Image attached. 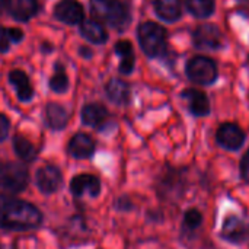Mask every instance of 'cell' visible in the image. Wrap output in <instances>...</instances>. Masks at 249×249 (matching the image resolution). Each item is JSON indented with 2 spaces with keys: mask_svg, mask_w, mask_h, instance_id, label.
Returning a JSON list of instances; mask_svg holds the SVG:
<instances>
[{
  "mask_svg": "<svg viewBox=\"0 0 249 249\" xmlns=\"http://www.w3.org/2000/svg\"><path fill=\"white\" fill-rule=\"evenodd\" d=\"M42 222V212L32 203L10 194H0V229L28 232L38 229Z\"/></svg>",
  "mask_w": 249,
  "mask_h": 249,
  "instance_id": "1",
  "label": "cell"
},
{
  "mask_svg": "<svg viewBox=\"0 0 249 249\" xmlns=\"http://www.w3.org/2000/svg\"><path fill=\"white\" fill-rule=\"evenodd\" d=\"M187 185V169L169 166L156 178V196L165 201H177L184 197Z\"/></svg>",
  "mask_w": 249,
  "mask_h": 249,
  "instance_id": "2",
  "label": "cell"
},
{
  "mask_svg": "<svg viewBox=\"0 0 249 249\" xmlns=\"http://www.w3.org/2000/svg\"><path fill=\"white\" fill-rule=\"evenodd\" d=\"M90 9L96 19L117 29H124L130 23V13L120 0H90Z\"/></svg>",
  "mask_w": 249,
  "mask_h": 249,
  "instance_id": "3",
  "label": "cell"
},
{
  "mask_svg": "<svg viewBox=\"0 0 249 249\" xmlns=\"http://www.w3.org/2000/svg\"><path fill=\"white\" fill-rule=\"evenodd\" d=\"M29 169L23 162H0V190L7 194H20L28 188Z\"/></svg>",
  "mask_w": 249,
  "mask_h": 249,
  "instance_id": "4",
  "label": "cell"
},
{
  "mask_svg": "<svg viewBox=\"0 0 249 249\" xmlns=\"http://www.w3.org/2000/svg\"><path fill=\"white\" fill-rule=\"evenodd\" d=\"M142 50L150 58L162 57L166 51V31L156 22H143L137 29Z\"/></svg>",
  "mask_w": 249,
  "mask_h": 249,
  "instance_id": "5",
  "label": "cell"
},
{
  "mask_svg": "<svg viewBox=\"0 0 249 249\" xmlns=\"http://www.w3.org/2000/svg\"><path fill=\"white\" fill-rule=\"evenodd\" d=\"M185 73L188 79L197 85H212L217 80L219 71L216 63L204 55H196L193 57L185 67Z\"/></svg>",
  "mask_w": 249,
  "mask_h": 249,
  "instance_id": "6",
  "label": "cell"
},
{
  "mask_svg": "<svg viewBox=\"0 0 249 249\" xmlns=\"http://www.w3.org/2000/svg\"><path fill=\"white\" fill-rule=\"evenodd\" d=\"M35 187L44 196H53L58 193L64 184L63 172L58 166L53 163L42 165L35 172Z\"/></svg>",
  "mask_w": 249,
  "mask_h": 249,
  "instance_id": "7",
  "label": "cell"
},
{
  "mask_svg": "<svg viewBox=\"0 0 249 249\" xmlns=\"http://www.w3.org/2000/svg\"><path fill=\"white\" fill-rule=\"evenodd\" d=\"M220 238L232 245H244L249 241V225L236 214H228L222 223Z\"/></svg>",
  "mask_w": 249,
  "mask_h": 249,
  "instance_id": "8",
  "label": "cell"
},
{
  "mask_svg": "<svg viewBox=\"0 0 249 249\" xmlns=\"http://www.w3.org/2000/svg\"><path fill=\"white\" fill-rule=\"evenodd\" d=\"M216 143L229 152H238L247 142V134L236 123H223L216 130Z\"/></svg>",
  "mask_w": 249,
  "mask_h": 249,
  "instance_id": "9",
  "label": "cell"
},
{
  "mask_svg": "<svg viewBox=\"0 0 249 249\" xmlns=\"http://www.w3.org/2000/svg\"><path fill=\"white\" fill-rule=\"evenodd\" d=\"M193 41H194V45L198 50L214 51V50L222 48L223 35H222V32H220V29L217 26H214L212 23H203L194 31Z\"/></svg>",
  "mask_w": 249,
  "mask_h": 249,
  "instance_id": "10",
  "label": "cell"
},
{
  "mask_svg": "<svg viewBox=\"0 0 249 249\" xmlns=\"http://www.w3.org/2000/svg\"><path fill=\"white\" fill-rule=\"evenodd\" d=\"M69 190L76 198L83 197L85 194H89L92 198H96L101 196L102 184L101 179L93 174H77L70 179Z\"/></svg>",
  "mask_w": 249,
  "mask_h": 249,
  "instance_id": "11",
  "label": "cell"
},
{
  "mask_svg": "<svg viewBox=\"0 0 249 249\" xmlns=\"http://www.w3.org/2000/svg\"><path fill=\"white\" fill-rule=\"evenodd\" d=\"M66 150L70 158L76 160H86L93 156L96 150V142L90 134L80 131L70 137Z\"/></svg>",
  "mask_w": 249,
  "mask_h": 249,
  "instance_id": "12",
  "label": "cell"
},
{
  "mask_svg": "<svg viewBox=\"0 0 249 249\" xmlns=\"http://www.w3.org/2000/svg\"><path fill=\"white\" fill-rule=\"evenodd\" d=\"M181 98L187 102V108L194 117H206L210 114V101L209 96L194 88H188L181 92Z\"/></svg>",
  "mask_w": 249,
  "mask_h": 249,
  "instance_id": "13",
  "label": "cell"
},
{
  "mask_svg": "<svg viewBox=\"0 0 249 249\" xmlns=\"http://www.w3.org/2000/svg\"><path fill=\"white\" fill-rule=\"evenodd\" d=\"M54 16L66 25H77L83 22V6L77 0H61L54 7Z\"/></svg>",
  "mask_w": 249,
  "mask_h": 249,
  "instance_id": "14",
  "label": "cell"
},
{
  "mask_svg": "<svg viewBox=\"0 0 249 249\" xmlns=\"http://www.w3.org/2000/svg\"><path fill=\"white\" fill-rule=\"evenodd\" d=\"M80 118L85 125L102 130L105 127V124L108 123L109 112L105 105H102L99 102H92V104H86L82 108Z\"/></svg>",
  "mask_w": 249,
  "mask_h": 249,
  "instance_id": "15",
  "label": "cell"
},
{
  "mask_svg": "<svg viewBox=\"0 0 249 249\" xmlns=\"http://www.w3.org/2000/svg\"><path fill=\"white\" fill-rule=\"evenodd\" d=\"M69 112L66 108L57 102H48L44 108L45 125L53 131H61L69 124Z\"/></svg>",
  "mask_w": 249,
  "mask_h": 249,
  "instance_id": "16",
  "label": "cell"
},
{
  "mask_svg": "<svg viewBox=\"0 0 249 249\" xmlns=\"http://www.w3.org/2000/svg\"><path fill=\"white\" fill-rule=\"evenodd\" d=\"M6 9L12 18L16 20H29L38 12L36 0H6Z\"/></svg>",
  "mask_w": 249,
  "mask_h": 249,
  "instance_id": "17",
  "label": "cell"
},
{
  "mask_svg": "<svg viewBox=\"0 0 249 249\" xmlns=\"http://www.w3.org/2000/svg\"><path fill=\"white\" fill-rule=\"evenodd\" d=\"M105 93L108 99L115 105H128L131 101L130 85L121 79H111L105 85Z\"/></svg>",
  "mask_w": 249,
  "mask_h": 249,
  "instance_id": "18",
  "label": "cell"
},
{
  "mask_svg": "<svg viewBox=\"0 0 249 249\" xmlns=\"http://www.w3.org/2000/svg\"><path fill=\"white\" fill-rule=\"evenodd\" d=\"M9 82L16 90V96L20 102H29L34 98V89L31 86L29 77L25 71L15 69L9 73Z\"/></svg>",
  "mask_w": 249,
  "mask_h": 249,
  "instance_id": "19",
  "label": "cell"
},
{
  "mask_svg": "<svg viewBox=\"0 0 249 249\" xmlns=\"http://www.w3.org/2000/svg\"><path fill=\"white\" fill-rule=\"evenodd\" d=\"M12 146H13V152L16 153V156L23 163H31L36 159L38 150L35 149L34 143L29 142L26 137H23L20 134H15L12 139Z\"/></svg>",
  "mask_w": 249,
  "mask_h": 249,
  "instance_id": "20",
  "label": "cell"
},
{
  "mask_svg": "<svg viewBox=\"0 0 249 249\" xmlns=\"http://www.w3.org/2000/svg\"><path fill=\"white\" fill-rule=\"evenodd\" d=\"M155 12L163 20L175 22L182 15L181 1L179 0H155Z\"/></svg>",
  "mask_w": 249,
  "mask_h": 249,
  "instance_id": "21",
  "label": "cell"
},
{
  "mask_svg": "<svg viewBox=\"0 0 249 249\" xmlns=\"http://www.w3.org/2000/svg\"><path fill=\"white\" fill-rule=\"evenodd\" d=\"M115 53L120 55V71L123 74H130L134 69V50L130 41L121 39L115 44Z\"/></svg>",
  "mask_w": 249,
  "mask_h": 249,
  "instance_id": "22",
  "label": "cell"
},
{
  "mask_svg": "<svg viewBox=\"0 0 249 249\" xmlns=\"http://www.w3.org/2000/svg\"><path fill=\"white\" fill-rule=\"evenodd\" d=\"M80 34L93 44H104L108 39L105 28L96 20H85L80 23Z\"/></svg>",
  "mask_w": 249,
  "mask_h": 249,
  "instance_id": "23",
  "label": "cell"
},
{
  "mask_svg": "<svg viewBox=\"0 0 249 249\" xmlns=\"http://www.w3.org/2000/svg\"><path fill=\"white\" fill-rule=\"evenodd\" d=\"M203 213L196 209V207H191V209H187L184 212V217H182V232L184 233H194L196 231H198L203 225Z\"/></svg>",
  "mask_w": 249,
  "mask_h": 249,
  "instance_id": "24",
  "label": "cell"
},
{
  "mask_svg": "<svg viewBox=\"0 0 249 249\" xmlns=\"http://www.w3.org/2000/svg\"><path fill=\"white\" fill-rule=\"evenodd\" d=\"M185 4L196 18H209L214 12V0H185Z\"/></svg>",
  "mask_w": 249,
  "mask_h": 249,
  "instance_id": "25",
  "label": "cell"
},
{
  "mask_svg": "<svg viewBox=\"0 0 249 249\" xmlns=\"http://www.w3.org/2000/svg\"><path fill=\"white\" fill-rule=\"evenodd\" d=\"M23 32L19 28H0V53H6L12 42H20Z\"/></svg>",
  "mask_w": 249,
  "mask_h": 249,
  "instance_id": "26",
  "label": "cell"
},
{
  "mask_svg": "<svg viewBox=\"0 0 249 249\" xmlns=\"http://www.w3.org/2000/svg\"><path fill=\"white\" fill-rule=\"evenodd\" d=\"M50 89L55 93H64L69 89V77L58 64H55V73L50 79Z\"/></svg>",
  "mask_w": 249,
  "mask_h": 249,
  "instance_id": "27",
  "label": "cell"
},
{
  "mask_svg": "<svg viewBox=\"0 0 249 249\" xmlns=\"http://www.w3.org/2000/svg\"><path fill=\"white\" fill-rule=\"evenodd\" d=\"M239 172H241V178L249 184V149L244 153V156L241 158L239 162Z\"/></svg>",
  "mask_w": 249,
  "mask_h": 249,
  "instance_id": "28",
  "label": "cell"
},
{
  "mask_svg": "<svg viewBox=\"0 0 249 249\" xmlns=\"http://www.w3.org/2000/svg\"><path fill=\"white\" fill-rule=\"evenodd\" d=\"M115 209L121 213H127V212H131L134 209V204L133 201L127 197V196H123L120 198H117L115 201Z\"/></svg>",
  "mask_w": 249,
  "mask_h": 249,
  "instance_id": "29",
  "label": "cell"
},
{
  "mask_svg": "<svg viewBox=\"0 0 249 249\" xmlns=\"http://www.w3.org/2000/svg\"><path fill=\"white\" fill-rule=\"evenodd\" d=\"M9 133H10V121L4 114L0 112V143L9 137Z\"/></svg>",
  "mask_w": 249,
  "mask_h": 249,
  "instance_id": "30",
  "label": "cell"
},
{
  "mask_svg": "<svg viewBox=\"0 0 249 249\" xmlns=\"http://www.w3.org/2000/svg\"><path fill=\"white\" fill-rule=\"evenodd\" d=\"M79 53H80V55H82V57H85V58L92 57V51H90L88 47H82V48L79 50Z\"/></svg>",
  "mask_w": 249,
  "mask_h": 249,
  "instance_id": "31",
  "label": "cell"
},
{
  "mask_svg": "<svg viewBox=\"0 0 249 249\" xmlns=\"http://www.w3.org/2000/svg\"><path fill=\"white\" fill-rule=\"evenodd\" d=\"M4 3H6V0H0V7H1V6H3Z\"/></svg>",
  "mask_w": 249,
  "mask_h": 249,
  "instance_id": "32",
  "label": "cell"
},
{
  "mask_svg": "<svg viewBox=\"0 0 249 249\" xmlns=\"http://www.w3.org/2000/svg\"><path fill=\"white\" fill-rule=\"evenodd\" d=\"M0 249H9V248H4L3 245H0Z\"/></svg>",
  "mask_w": 249,
  "mask_h": 249,
  "instance_id": "33",
  "label": "cell"
}]
</instances>
